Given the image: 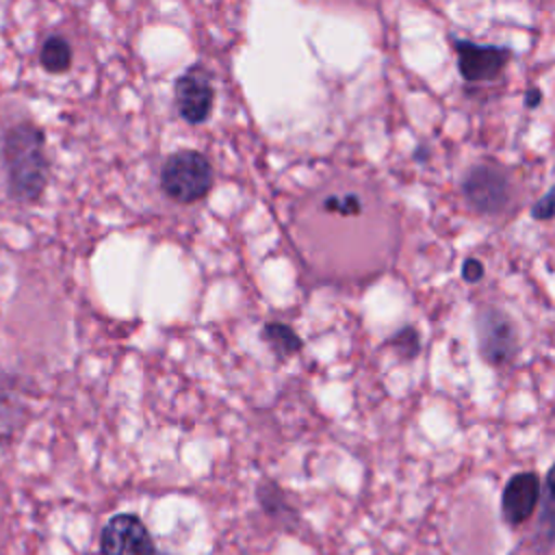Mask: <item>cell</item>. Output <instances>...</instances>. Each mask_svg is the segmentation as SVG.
Here are the masks:
<instances>
[{
  "mask_svg": "<svg viewBox=\"0 0 555 555\" xmlns=\"http://www.w3.org/2000/svg\"><path fill=\"white\" fill-rule=\"evenodd\" d=\"M533 544L542 553L555 544V462L548 466L544 481H542L540 512H538Z\"/></svg>",
  "mask_w": 555,
  "mask_h": 555,
  "instance_id": "9c48e42d",
  "label": "cell"
},
{
  "mask_svg": "<svg viewBox=\"0 0 555 555\" xmlns=\"http://www.w3.org/2000/svg\"><path fill=\"white\" fill-rule=\"evenodd\" d=\"M390 345L403 356V358H414L421 349V340H418V332L410 325L401 327L399 332H395L390 336Z\"/></svg>",
  "mask_w": 555,
  "mask_h": 555,
  "instance_id": "4fadbf2b",
  "label": "cell"
},
{
  "mask_svg": "<svg viewBox=\"0 0 555 555\" xmlns=\"http://www.w3.org/2000/svg\"><path fill=\"white\" fill-rule=\"evenodd\" d=\"M156 555H169V553H156Z\"/></svg>",
  "mask_w": 555,
  "mask_h": 555,
  "instance_id": "ac0fdd59",
  "label": "cell"
},
{
  "mask_svg": "<svg viewBox=\"0 0 555 555\" xmlns=\"http://www.w3.org/2000/svg\"><path fill=\"white\" fill-rule=\"evenodd\" d=\"M39 61L46 72L61 74V72L69 69V65H72V46L61 35H52L43 41Z\"/></svg>",
  "mask_w": 555,
  "mask_h": 555,
  "instance_id": "8fae6325",
  "label": "cell"
},
{
  "mask_svg": "<svg viewBox=\"0 0 555 555\" xmlns=\"http://www.w3.org/2000/svg\"><path fill=\"white\" fill-rule=\"evenodd\" d=\"M258 501L262 505V509L273 516V518H280V520H286V518H297L295 509L288 507L286 499H284V492L273 483V481H262L258 486Z\"/></svg>",
  "mask_w": 555,
  "mask_h": 555,
  "instance_id": "7c38bea8",
  "label": "cell"
},
{
  "mask_svg": "<svg viewBox=\"0 0 555 555\" xmlns=\"http://www.w3.org/2000/svg\"><path fill=\"white\" fill-rule=\"evenodd\" d=\"M215 91L210 87V76L204 67L195 65L176 80V106L184 121L202 124L212 111Z\"/></svg>",
  "mask_w": 555,
  "mask_h": 555,
  "instance_id": "52a82bcc",
  "label": "cell"
},
{
  "mask_svg": "<svg viewBox=\"0 0 555 555\" xmlns=\"http://www.w3.org/2000/svg\"><path fill=\"white\" fill-rule=\"evenodd\" d=\"M457 52V67L466 82L494 80L509 61V50L499 46H479L466 39L451 37Z\"/></svg>",
  "mask_w": 555,
  "mask_h": 555,
  "instance_id": "8992f818",
  "label": "cell"
},
{
  "mask_svg": "<svg viewBox=\"0 0 555 555\" xmlns=\"http://www.w3.org/2000/svg\"><path fill=\"white\" fill-rule=\"evenodd\" d=\"M477 349L490 366L507 364L518 351V330L512 317L496 306H481L475 317Z\"/></svg>",
  "mask_w": 555,
  "mask_h": 555,
  "instance_id": "3957f363",
  "label": "cell"
},
{
  "mask_svg": "<svg viewBox=\"0 0 555 555\" xmlns=\"http://www.w3.org/2000/svg\"><path fill=\"white\" fill-rule=\"evenodd\" d=\"M262 338H264V343L273 349V353H275L278 358H288V356L297 353V351L304 347V343H301V338L297 336V332H295L291 325L278 323V321L264 323V327H262Z\"/></svg>",
  "mask_w": 555,
  "mask_h": 555,
  "instance_id": "30bf717a",
  "label": "cell"
},
{
  "mask_svg": "<svg viewBox=\"0 0 555 555\" xmlns=\"http://www.w3.org/2000/svg\"><path fill=\"white\" fill-rule=\"evenodd\" d=\"M102 555H156L147 527L132 514L108 518L100 533Z\"/></svg>",
  "mask_w": 555,
  "mask_h": 555,
  "instance_id": "5b68a950",
  "label": "cell"
},
{
  "mask_svg": "<svg viewBox=\"0 0 555 555\" xmlns=\"http://www.w3.org/2000/svg\"><path fill=\"white\" fill-rule=\"evenodd\" d=\"M462 191L468 204L481 215H499L507 206L512 195L507 176L499 167L486 163L475 165L466 173Z\"/></svg>",
  "mask_w": 555,
  "mask_h": 555,
  "instance_id": "277c9868",
  "label": "cell"
},
{
  "mask_svg": "<svg viewBox=\"0 0 555 555\" xmlns=\"http://www.w3.org/2000/svg\"><path fill=\"white\" fill-rule=\"evenodd\" d=\"M531 217L538 221H548L555 217V186L531 206Z\"/></svg>",
  "mask_w": 555,
  "mask_h": 555,
  "instance_id": "9a60e30c",
  "label": "cell"
},
{
  "mask_svg": "<svg viewBox=\"0 0 555 555\" xmlns=\"http://www.w3.org/2000/svg\"><path fill=\"white\" fill-rule=\"evenodd\" d=\"M9 193L17 202H35L48 182L46 137L35 124L13 126L2 145Z\"/></svg>",
  "mask_w": 555,
  "mask_h": 555,
  "instance_id": "6da1fadb",
  "label": "cell"
},
{
  "mask_svg": "<svg viewBox=\"0 0 555 555\" xmlns=\"http://www.w3.org/2000/svg\"><path fill=\"white\" fill-rule=\"evenodd\" d=\"M360 208L362 206H360V199L356 195L325 199V210H332V212H338V215H358Z\"/></svg>",
  "mask_w": 555,
  "mask_h": 555,
  "instance_id": "5bb4252c",
  "label": "cell"
},
{
  "mask_svg": "<svg viewBox=\"0 0 555 555\" xmlns=\"http://www.w3.org/2000/svg\"><path fill=\"white\" fill-rule=\"evenodd\" d=\"M542 100V95H540V91L538 89H529L527 91V95H525V104L529 106V108H533V106H538V102Z\"/></svg>",
  "mask_w": 555,
  "mask_h": 555,
  "instance_id": "e0dca14e",
  "label": "cell"
},
{
  "mask_svg": "<svg viewBox=\"0 0 555 555\" xmlns=\"http://www.w3.org/2000/svg\"><path fill=\"white\" fill-rule=\"evenodd\" d=\"M540 490H542V481L533 470L514 473L505 481L503 494H501L503 520L509 527H518L527 522L540 503Z\"/></svg>",
  "mask_w": 555,
  "mask_h": 555,
  "instance_id": "ba28073f",
  "label": "cell"
},
{
  "mask_svg": "<svg viewBox=\"0 0 555 555\" xmlns=\"http://www.w3.org/2000/svg\"><path fill=\"white\" fill-rule=\"evenodd\" d=\"M212 186V167L195 150L171 154L160 169V189L178 204H193L208 195Z\"/></svg>",
  "mask_w": 555,
  "mask_h": 555,
  "instance_id": "7a4b0ae2",
  "label": "cell"
},
{
  "mask_svg": "<svg viewBox=\"0 0 555 555\" xmlns=\"http://www.w3.org/2000/svg\"><path fill=\"white\" fill-rule=\"evenodd\" d=\"M483 278V264L477 258H466L462 262V280L468 284H475Z\"/></svg>",
  "mask_w": 555,
  "mask_h": 555,
  "instance_id": "2e32d148",
  "label": "cell"
}]
</instances>
